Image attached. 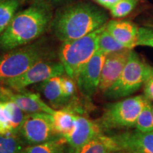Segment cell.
Instances as JSON below:
<instances>
[{"label": "cell", "instance_id": "6da1fadb", "mask_svg": "<svg viewBox=\"0 0 153 153\" xmlns=\"http://www.w3.org/2000/svg\"><path fill=\"white\" fill-rule=\"evenodd\" d=\"M53 19L49 3L45 0H35L28 8L16 13L0 35V49L8 51L33 43L51 26Z\"/></svg>", "mask_w": 153, "mask_h": 153}, {"label": "cell", "instance_id": "7a4b0ae2", "mask_svg": "<svg viewBox=\"0 0 153 153\" xmlns=\"http://www.w3.org/2000/svg\"><path fill=\"white\" fill-rule=\"evenodd\" d=\"M108 16L92 4L79 2L57 11L50 28L55 37L64 42L82 38L106 24Z\"/></svg>", "mask_w": 153, "mask_h": 153}, {"label": "cell", "instance_id": "3957f363", "mask_svg": "<svg viewBox=\"0 0 153 153\" xmlns=\"http://www.w3.org/2000/svg\"><path fill=\"white\" fill-rule=\"evenodd\" d=\"M53 57V53L42 41L8 51L0 56V82L19 76L40 61Z\"/></svg>", "mask_w": 153, "mask_h": 153}, {"label": "cell", "instance_id": "277c9868", "mask_svg": "<svg viewBox=\"0 0 153 153\" xmlns=\"http://www.w3.org/2000/svg\"><path fill=\"white\" fill-rule=\"evenodd\" d=\"M106 24L94 31L75 40L62 42L58 51V57L65 74L76 82L78 74L99 49V34Z\"/></svg>", "mask_w": 153, "mask_h": 153}, {"label": "cell", "instance_id": "5b68a950", "mask_svg": "<svg viewBox=\"0 0 153 153\" xmlns=\"http://www.w3.org/2000/svg\"><path fill=\"white\" fill-rule=\"evenodd\" d=\"M146 100L145 95H138L108 105L97 123L103 132L135 127Z\"/></svg>", "mask_w": 153, "mask_h": 153}, {"label": "cell", "instance_id": "8992f818", "mask_svg": "<svg viewBox=\"0 0 153 153\" xmlns=\"http://www.w3.org/2000/svg\"><path fill=\"white\" fill-rule=\"evenodd\" d=\"M150 65L145 63L135 51L131 55L118 79L104 93L107 99L116 100L133 94L143 86Z\"/></svg>", "mask_w": 153, "mask_h": 153}, {"label": "cell", "instance_id": "52a82bcc", "mask_svg": "<svg viewBox=\"0 0 153 153\" xmlns=\"http://www.w3.org/2000/svg\"><path fill=\"white\" fill-rule=\"evenodd\" d=\"M19 136L28 145L41 144L62 137L55 130L52 115L45 112L26 114Z\"/></svg>", "mask_w": 153, "mask_h": 153}, {"label": "cell", "instance_id": "ba28073f", "mask_svg": "<svg viewBox=\"0 0 153 153\" xmlns=\"http://www.w3.org/2000/svg\"><path fill=\"white\" fill-rule=\"evenodd\" d=\"M65 74L60 61L45 60L40 61L16 77L5 80L2 84L14 91L26 89L30 85H37L55 76Z\"/></svg>", "mask_w": 153, "mask_h": 153}, {"label": "cell", "instance_id": "9c48e42d", "mask_svg": "<svg viewBox=\"0 0 153 153\" xmlns=\"http://www.w3.org/2000/svg\"><path fill=\"white\" fill-rule=\"evenodd\" d=\"M106 54L98 49L78 74L76 87L82 96L88 99L93 98L99 90L101 74Z\"/></svg>", "mask_w": 153, "mask_h": 153}, {"label": "cell", "instance_id": "30bf717a", "mask_svg": "<svg viewBox=\"0 0 153 153\" xmlns=\"http://www.w3.org/2000/svg\"><path fill=\"white\" fill-rule=\"evenodd\" d=\"M4 101L14 102L26 114L45 112L52 115L55 110L48 106L37 93L30 92L26 89L14 91L3 85L0 88V101Z\"/></svg>", "mask_w": 153, "mask_h": 153}, {"label": "cell", "instance_id": "8fae6325", "mask_svg": "<svg viewBox=\"0 0 153 153\" xmlns=\"http://www.w3.org/2000/svg\"><path fill=\"white\" fill-rule=\"evenodd\" d=\"M111 137L117 144L119 152L153 153V131L143 132L136 129Z\"/></svg>", "mask_w": 153, "mask_h": 153}, {"label": "cell", "instance_id": "7c38bea8", "mask_svg": "<svg viewBox=\"0 0 153 153\" xmlns=\"http://www.w3.org/2000/svg\"><path fill=\"white\" fill-rule=\"evenodd\" d=\"M132 49L125 48L106 54L101 71L99 91L104 94L118 79L131 55Z\"/></svg>", "mask_w": 153, "mask_h": 153}, {"label": "cell", "instance_id": "4fadbf2b", "mask_svg": "<svg viewBox=\"0 0 153 153\" xmlns=\"http://www.w3.org/2000/svg\"><path fill=\"white\" fill-rule=\"evenodd\" d=\"M26 114L12 101H0V135H19Z\"/></svg>", "mask_w": 153, "mask_h": 153}, {"label": "cell", "instance_id": "5bb4252c", "mask_svg": "<svg viewBox=\"0 0 153 153\" xmlns=\"http://www.w3.org/2000/svg\"><path fill=\"white\" fill-rule=\"evenodd\" d=\"M102 133L97 121H93L85 116L76 114L75 127L66 140L69 146L76 150Z\"/></svg>", "mask_w": 153, "mask_h": 153}, {"label": "cell", "instance_id": "9a60e30c", "mask_svg": "<svg viewBox=\"0 0 153 153\" xmlns=\"http://www.w3.org/2000/svg\"><path fill=\"white\" fill-rule=\"evenodd\" d=\"M106 30L126 48L136 46L138 27L128 20H111L106 23Z\"/></svg>", "mask_w": 153, "mask_h": 153}, {"label": "cell", "instance_id": "2e32d148", "mask_svg": "<svg viewBox=\"0 0 153 153\" xmlns=\"http://www.w3.org/2000/svg\"><path fill=\"white\" fill-rule=\"evenodd\" d=\"M60 76H55L38 83L36 88L43 94L45 99L54 109L65 108L70 101L63 92L60 82Z\"/></svg>", "mask_w": 153, "mask_h": 153}, {"label": "cell", "instance_id": "e0dca14e", "mask_svg": "<svg viewBox=\"0 0 153 153\" xmlns=\"http://www.w3.org/2000/svg\"><path fill=\"white\" fill-rule=\"evenodd\" d=\"M119 152L118 147L111 136L100 133L93 137L80 148L75 153H116Z\"/></svg>", "mask_w": 153, "mask_h": 153}, {"label": "cell", "instance_id": "ac0fdd59", "mask_svg": "<svg viewBox=\"0 0 153 153\" xmlns=\"http://www.w3.org/2000/svg\"><path fill=\"white\" fill-rule=\"evenodd\" d=\"M76 113L69 108L56 109L52 114L55 130L60 136L67 139L75 127Z\"/></svg>", "mask_w": 153, "mask_h": 153}, {"label": "cell", "instance_id": "d6986e66", "mask_svg": "<svg viewBox=\"0 0 153 153\" xmlns=\"http://www.w3.org/2000/svg\"><path fill=\"white\" fill-rule=\"evenodd\" d=\"M68 142L63 137L41 143L28 145L23 149L22 153H66Z\"/></svg>", "mask_w": 153, "mask_h": 153}, {"label": "cell", "instance_id": "ffe728a7", "mask_svg": "<svg viewBox=\"0 0 153 153\" xmlns=\"http://www.w3.org/2000/svg\"><path fill=\"white\" fill-rule=\"evenodd\" d=\"M19 4L20 0H0V35L13 20Z\"/></svg>", "mask_w": 153, "mask_h": 153}, {"label": "cell", "instance_id": "44dd1931", "mask_svg": "<svg viewBox=\"0 0 153 153\" xmlns=\"http://www.w3.org/2000/svg\"><path fill=\"white\" fill-rule=\"evenodd\" d=\"M151 101L147 98L144 106L137 118L135 127L143 132L153 131V114Z\"/></svg>", "mask_w": 153, "mask_h": 153}, {"label": "cell", "instance_id": "7402d4cb", "mask_svg": "<svg viewBox=\"0 0 153 153\" xmlns=\"http://www.w3.org/2000/svg\"><path fill=\"white\" fill-rule=\"evenodd\" d=\"M24 148L19 135H0V153H22Z\"/></svg>", "mask_w": 153, "mask_h": 153}, {"label": "cell", "instance_id": "603a6c76", "mask_svg": "<svg viewBox=\"0 0 153 153\" xmlns=\"http://www.w3.org/2000/svg\"><path fill=\"white\" fill-rule=\"evenodd\" d=\"M98 48L106 54L126 48L122 44L115 39V38L106 30V28L99 34Z\"/></svg>", "mask_w": 153, "mask_h": 153}, {"label": "cell", "instance_id": "cb8c5ba5", "mask_svg": "<svg viewBox=\"0 0 153 153\" xmlns=\"http://www.w3.org/2000/svg\"><path fill=\"white\" fill-rule=\"evenodd\" d=\"M137 4V0H120L109 9L115 18H122L129 14Z\"/></svg>", "mask_w": 153, "mask_h": 153}, {"label": "cell", "instance_id": "d4e9b609", "mask_svg": "<svg viewBox=\"0 0 153 153\" xmlns=\"http://www.w3.org/2000/svg\"><path fill=\"white\" fill-rule=\"evenodd\" d=\"M148 46L153 48V29L151 28L140 27L136 46Z\"/></svg>", "mask_w": 153, "mask_h": 153}, {"label": "cell", "instance_id": "484cf974", "mask_svg": "<svg viewBox=\"0 0 153 153\" xmlns=\"http://www.w3.org/2000/svg\"><path fill=\"white\" fill-rule=\"evenodd\" d=\"M144 95L149 100L153 101V68L150 67L148 75L143 84Z\"/></svg>", "mask_w": 153, "mask_h": 153}, {"label": "cell", "instance_id": "4316f807", "mask_svg": "<svg viewBox=\"0 0 153 153\" xmlns=\"http://www.w3.org/2000/svg\"><path fill=\"white\" fill-rule=\"evenodd\" d=\"M99 4L101 5L104 6V7H106V8L110 9L112 7L114 4L118 2L120 0H96Z\"/></svg>", "mask_w": 153, "mask_h": 153}, {"label": "cell", "instance_id": "83f0119b", "mask_svg": "<svg viewBox=\"0 0 153 153\" xmlns=\"http://www.w3.org/2000/svg\"><path fill=\"white\" fill-rule=\"evenodd\" d=\"M66 153H75V150L74 148H71V147L69 146V148L68 149V151H67Z\"/></svg>", "mask_w": 153, "mask_h": 153}, {"label": "cell", "instance_id": "f1b7e54d", "mask_svg": "<svg viewBox=\"0 0 153 153\" xmlns=\"http://www.w3.org/2000/svg\"><path fill=\"white\" fill-rule=\"evenodd\" d=\"M146 26H148V27L151 28H152V29H153V24H148V25L146 24Z\"/></svg>", "mask_w": 153, "mask_h": 153}, {"label": "cell", "instance_id": "f546056e", "mask_svg": "<svg viewBox=\"0 0 153 153\" xmlns=\"http://www.w3.org/2000/svg\"><path fill=\"white\" fill-rule=\"evenodd\" d=\"M52 1H54L55 2H57V1H64V0H52Z\"/></svg>", "mask_w": 153, "mask_h": 153}, {"label": "cell", "instance_id": "4dcf8cb0", "mask_svg": "<svg viewBox=\"0 0 153 153\" xmlns=\"http://www.w3.org/2000/svg\"><path fill=\"white\" fill-rule=\"evenodd\" d=\"M2 85H3L2 82H0V88H1V86H2Z\"/></svg>", "mask_w": 153, "mask_h": 153}, {"label": "cell", "instance_id": "1f68e13d", "mask_svg": "<svg viewBox=\"0 0 153 153\" xmlns=\"http://www.w3.org/2000/svg\"><path fill=\"white\" fill-rule=\"evenodd\" d=\"M152 114H153V105H152Z\"/></svg>", "mask_w": 153, "mask_h": 153}, {"label": "cell", "instance_id": "d6a6232c", "mask_svg": "<svg viewBox=\"0 0 153 153\" xmlns=\"http://www.w3.org/2000/svg\"><path fill=\"white\" fill-rule=\"evenodd\" d=\"M20 1H27V0H20Z\"/></svg>", "mask_w": 153, "mask_h": 153}, {"label": "cell", "instance_id": "836d02e7", "mask_svg": "<svg viewBox=\"0 0 153 153\" xmlns=\"http://www.w3.org/2000/svg\"><path fill=\"white\" fill-rule=\"evenodd\" d=\"M118 153H123V152H118Z\"/></svg>", "mask_w": 153, "mask_h": 153}]
</instances>
